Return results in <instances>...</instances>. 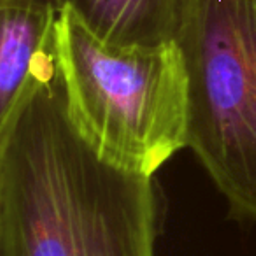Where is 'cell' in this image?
<instances>
[{
	"instance_id": "cell-1",
	"label": "cell",
	"mask_w": 256,
	"mask_h": 256,
	"mask_svg": "<svg viewBox=\"0 0 256 256\" xmlns=\"http://www.w3.org/2000/svg\"><path fill=\"white\" fill-rule=\"evenodd\" d=\"M158 228L154 178L79 136L54 51L0 120V256H154Z\"/></svg>"
},
{
	"instance_id": "cell-5",
	"label": "cell",
	"mask_w": 256,
	"mask_h": 256,
	"mask_svg": "<svg viewBox=\"0 0 256 256\" xmlns=\"http://www.w3.org/2000/svg\"><path fill=\"white\" fill-rule=\"evenodd\" d=\"M106 44L160 48L178 42L188 0H62Z\"/></svg>"
},
{
	"instance_id": "cell-2",
	"label": "cell",
	"mask_w": 256,
	"mask_h": 256,
	"mask_svg": "<svg viewBox=\"0 0 256 256\" xmlns=\"http://www.w3.org/2000/svg\"><path fill=\"white\" fill-rule=\"evenodd\" d=\"M56 64L79 136L106 162L154 178L190 140V79L178 42L123 48L95 37L68 9Z\"/></svg>"
},
{
	"instance_id": "cell-6",
	"label": "cell",
	"mask_w": 256,
	"mask_h": 256,
	"mask_svg": "<svg viewBox=\"0 0 256 256\" xmlns=\"http://www.w3.org/2000/svg\"><path fill=\"white\" fill-rule=\"evenodd\" d=\"M34 2H40V4H46V6H53L56 9H64V2L62 0H34Z\"/></svg>"
},
{
	"instance_id": "cell-4",
	"label": "cell",
	"mask_w": 256,
	"mask_h": 256,
	"mask_svg": "<svg viewBox=\"0 0 256 256\" xmlns=\"http://www.w3.org/2000/svg\"><path fill=\"white\" fill-rule=\"evenodd\" d=\"M58 14L60 9L34 0H0V120L39 65L56 51Z\"/></svg>"
},
{
	"instance_id": "cell-3",
	"label": "cell",
	"mask_w": 256,
	"mask_h": 256,
	"mask_svg": "<svg viewBox=\"0 0 256 256\" xmlns=\"http://www.w3.org/2000/svg\"><path fill=\"white\" fill-rule=\"evenodd\" d=\"M178 46L190 140L237 221L256 223V0H188Z\"/></svg>"
}]
</instances>
